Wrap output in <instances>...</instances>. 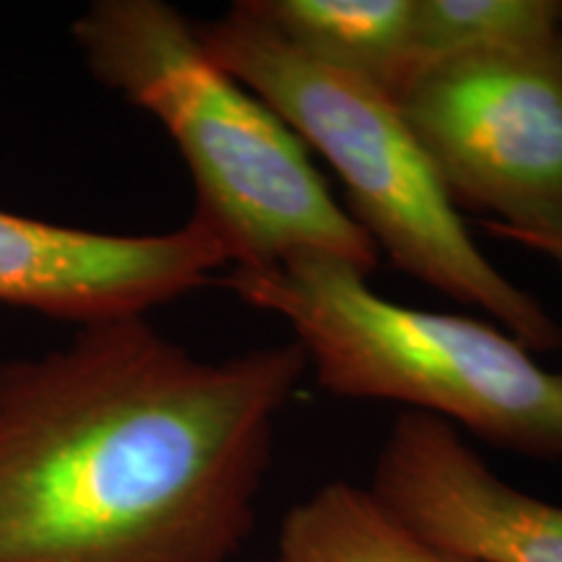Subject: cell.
Segmentation results:
<instances>
[{
  "mask_svg": "<svg viewBox=\"0 0 562 562\" xmlns=\"http://www.w3.org/2000/svg\"><path fill=\"white\" fill-rule=\"evenodd\" d=\"M273 562H476L427 542L368 487L336 480L286 510Z\"/></svg>",
  "mask_w": 562,
  "mask_h": 562,
  "instance_id": "9",
  "label": "cell"
},
{
  "mask_svg": "<svg viewBox=\"0 0 562 562\" xmlns=\"http://www.w3.org/2000/svg\"><path fill=\"white\" fill-rule=\"evenodd\" d=\"M484 229L490 232L497 240H508L513 245H521V248H529L539 256H544L547 261H552L562 271V235H531V232H513L505 227H497V224L484 222Z\"/></svg>",
  "mask_w": 562,
  "mask_h": 562,
  "instance_id": "11",
  "label": "cell"
},
{
  "mask_svg": "<svg viewBox=\"0 0 562 562\" xmlns=\"http://www.w3.org/2000/svg\"><path fill=\"white\" fill-rule=\"evenodd\" d=\"M558 0H414L404 83L446 63L558 45Z\"/></svg>",
  "mask_w": 562,
  "mask_h": 562,
  "instance_id": "10",
  "label": "cell"
},
{
  "mask_svg": "<svg viewBox=\"0 0 562 562\" xmlns=\"http://www.w3.org/2000/svg\"><path fill=\"white\" fill-rule=\"evenodd\" d=\"M227 258L193 216L159 235H112L0 209V305L79 326L138 318L216 281Z\"/></svg>",
  "mask_w": 562,
  "mask_h": 562,
  "instance_id": "6",
  "label": "cell"
},
{
  "mask_svg": "<svg viewBox=\"0 0 562 562\" xmlns=\"http://www.w3.org/2000/svg\"><path fill=\"white\" fill-rule=\"evenodd\" d=\"M297 341L203 360L138 318L0 362V562H235Z\"/></svg>",
  "mask_w": 562,
  "mask_h": 562,
  "instance_id": "1",
  "label": "cell"
},
{
  "mask_svg": "<svg viewBox=\"0 0 562 562\" xmlns=\"http://www.w3.org/2000/svg\"><path fill=\"white\" fill-rule=\"evenodd\" d=\"M195 30L216 66L331 165L347 214L378 256L438 294L480 307L529 351L562 347L560 323L497 271L469 235L389 91L292 50L240 3Z\"/></svg>",
  "mask_w": 562,
  "mask_h": 562,
  "instance_id": "4",
  "label": "cell"
},
{
  "mask_svg": "<svg viewBox=\"0 0 562 562\" xmlns=\"http://www.w3.org/2000/svg\"><path fill=\"white\" fill-rule=\"evenodd\" d=\"M216 281L284 321L331 396L402 404L492 446L562 459V372L542 368L501 326L393 302L328 256L224 271Z\"/></svg>",
  "mask_w": 562,
  "mask_h": 562,
  "instance_id": "3",
  "label": "cell"
},
{
  "mask_svg": "<svg viewBox=\"0 0 562 562\" xmlns=\"http://www.w3.org/2000/svg\"><path fill=\"white\" fill-rule=\"evenodd\" d=\"M456 209L562 235V45L456 60L393 94Z\"/></svg>",
  "mask_w": 562,
  "mask_h": 562,
  "instance_id": "5",
  "label": "cell"
},
{
  "mask_svg": "<svg viewBox=\"0 0 562 562\" xmlns=\"http://www.w3.org/2000/svg\"><path fill=\"white\" fill-rule=\"evenodd\" d=\"M258 24L321 66L393 97L409 74L414 0H237Z\"/></svg>",
  "mask_w": 562,
  "mask_h": 562,
  "instance_id": "8",
  "label": "cell"
},
{
  "mask_svg": "<svg viewBox=\"0 0 562 562\" xmlns=\"http://www.w3.org/2000/svg\"><path fill=\"white\" fill-rule=\"evenodd\" d=\"M70 37L89 74L149 112L191 172L201 222L227 258L256 271L328 256L370 277L375 245L315 170L311 149L248 87L211 60L199 30L165 0H94Z\"/></svg>",
  "mask_w": 562,
  "mask_h": 562,
  "instance_id": "2",
  "label": "cell"
},
{
  "mask_svg": "<svg viewBox=\"0 0 562 562\" xmlns=\"http://www.w3.org/2000/svg\"><path fill=\"white\" fill-rule=\"evenodd\" d=\"M558 26H560V45H562V3H560V13H558Z\"/></svg>",
  "mask_w": 562,
  "mask_h": 562,
  "instance_id": "12",
  "label": "cell"
},
{
  "mask_svg": "<svg viewBox=\"0 0 562 562\" xmlns=\"http://www.w3.org/2000/svg\"><path fill=\"white\" fill-rule=\"evenodd\" d=\"M368 490L417 537L469 560L562 562L560 505L501 480L432 414H396Z\"/></svg>",
  "mask_w": 562,
  "mask_h": 562,
  "instance_id": "7",
  "label": "cell"
}]
</instances>
